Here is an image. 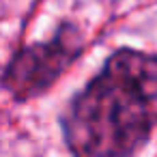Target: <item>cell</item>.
I'll use <instances>...</instances> for the list:
<instances>
[{
	"label": "cell",
	"mask_w": 157,
	"mask_h": 157,
	"mask_svg": "<svg viewBox=\"0 0 157 157\" xmlns=\"http://www.w3.org/2000/svg\"><path fill=\"white\" fill-rule=\"evenodd\" d=\"M67 56L69 50L63 48L60 43L48 48H35L13 60L7 82L15 95H24L26 90L48 84L56 75V71L67 63Z\"/></svg>",
	"instance_id": "7a4b0ae2"
},
{
	"label": "cell",
	"mask_w": 157,
	"mask_h": 157,
	"mask_svg": "<svg viewBox=\"0 0 157 157\" xmlns=\"http://www.w3.org/2000/svg\"><path fill=\"white\" fill-rule=\"evenodd\" d=\"M157 123V58L123 50L73 99L65 133L73 157H131Z\"/></svg>",
	"instance_id": "6da1fadb"
}]
</instances>
